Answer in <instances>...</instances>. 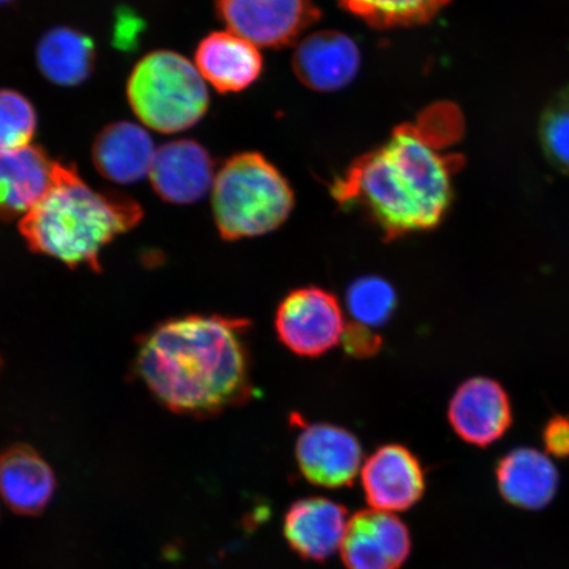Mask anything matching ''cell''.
<instances>
[{
	"mask_svg": "<svg viewBox=\"0 0 569 569\" xmlns=\"http://www.w3.org/2000/svg\"><path fill=\"white\" fill-rule=\"evenodd\" d=\"M12 0H0V6L9 4Z\"/></svg>",
	"mask_w": 569,
	"mask_h": 569,
	"instance_id": "28",
	"label": "cell"
},
{
	"mask_svg": "<svg viewBox=\"0 0 569 569\" xmlns=\"http://www.w3.org/2000/svg\"><path fill=\"white\" fill-rule=\"evenodd\" d=\"M347 308L355 322L377 329L395 315L397 293L381 277H360L347 290Z\"/></svg>",
	"mask_w": 569,
	"mask_h": 569,
	"instance_id": "22",
	"label": "cell"
},
{
	"mask_svg": "<svg viewBox=\"0 0 569 569\" xmlns=\"http://www.w3.org/2000/svg\"><path fill=\"white\" fill-rule=\"evenodd\" d=\"M36 130L33 104L16 90H0V153L24 151L31 147Z\"/></svg>",
	"mask_w": 569,
	"mask_h": 569,
	"instance_id": "23",
	"label": "cell"
},
{
	"mask_svg": "<svg viewBox=\"0 0 569 569\" xmlns=\"http://www.w3.org/2000/svg\"><path fill=\"white\" fill-rule=\"evenodd\" d=\"M54 490L51 466L32 447L16 445L0 452V496L13 513L41 515Z\"/></svg>",
	"mask_w": 569,
	"mask_h": 569,
	"instance_id": "16",
	"label": "cell"
},
{
	"mask_svg": "<svg viewBox=\"0 0 569 569\" xmlns=\"http://www.w3.org/2000/svg\"><path fill=\"white\" fill-rule=\"evenodd\" d=\"M448 422L466 443L486 448L500 440L513 423L507 390L488 377H473L455 391Z\"/></svg>",
	"mask_w": 569,
	"mask_h": 569,
	"instance_id": "9",
	"label": "cell"
},
{
	"mask_svg": "<svg viewBox=\"0 0 569 569\" xmlns=\"http://www.w3.org/2000/svg\"><path fill=\"white\" fill-rule=\"evenodd\" d=\"M196 67L203 80L219 92H240L261 76L260 48L229 30L212 32L199 42Z\"/></svg>",
	"mask_w": 569,
	"mask_h": 569,
	"instance_id": "15",
	"label": "cell"
},
{
	"mask_svg": "<svg viewBox=\"0 0 569 569\" xmlns=\"http://www.w3.org/2000/svg\"><path fill=\"white\" fill-rule=\"evenodd\" d=\"M341 345L345 351L355 359L372 358L381 348V337L371 327L352 322L346 326Z\"/></svg>",
	"mask_w": 569,
	"mask_h": 569,
	"instance_id": "25",
	"label": "cell"
},
{
	"mask_svg": "<svg viewBox=\"0 0 569 569\" xmlns=\"http://www.w3.org/2000/svg\"><path fill=\"white\" fill-rule=\"evenodd\" d=\"M295 204L287 178L260 153L232 156L213 181V219L224 240L258 238L280 229Z\"/></svg>",
	"mask_w": 569,
	"mask_h": 569,
	"instance_id": "4",
	"label": "cell"
},
{
	"mask_svg": "<svg viewBox=\"0 0 569 569\" xmlns=\"http://www.w3.org/2000/svg\"><path fill=\"white\" fill-rule=\"evenodd\" d=\"M141 26V20L133 12L127 10L118 12L116 34H113L117 47L128 49L137 44Z\"/></svg>",
	"mask_w": 569,
	"mask_h": 569,
	"instance_id": "27",
	"label": "cell"
},
{
	"mask_svg": "<svg viewBox=\"0 0 569 569\" xmlns=\"http://www.w3.org/2000/svg\"><path fill=\"white\" fill-rule=\"evenodd\" d=\"M244 318L188 316L168 320L142 341L138 372L172 411L211 417L253 396Z\"/></svg>",
	"mask_w": 569,
	"mask_h": 569,
	"instance_id": "2",
	"label": "cell"
},
{
	"mask_svg": "<svg viewBox=\"0 0 569 569\" xmlns=\"http://www.w3.org/2000/svg\"><path fill=\"white\" fill-rule=\"evenodd\" d=\"M361 486L375 510L405 511L422 500L426 475L421 461L408 447L383 445L362 466Z\"/></svg>",
	"mask_w": 569,
	"mask_h": 569,
	"instance_id": "10",
	"label": "cell"
},
{
	"mask_svg": "<svg viewBox=\"0 0 569 569\" xmlns=\"http://www.w3.org/2000/svg\"><path fill=\"white\" fill-rule=\"evenodd\" d=\"M496 480L505 501L517 508L539 510L557 495L559 472L545 453L519 447L498 461Z\"/></svg>",
	"mask_w": 569,
	"mask_h": 569,
	"instance_id": "17",
	"label": "cell"
},
{
	"mask_svg": "<svg viewBox=\"0 0 569 569\" xmlns=\"http://www.w3.org/2000/svg\"><path fill=\"white\" fill-rule=\"evenodd\" d=\"M347 519L341 503L323 497L302 498L284 513L283 537L298 557L322 563L343 542Z\"/></svg>",
	"mask_w": 569,
	"mask_h": 569,
	"instance_id": "14",
	"label": "cell"
},
{
	"mask_svg": "<svg viewBox=\"0 0 569 569\" xmlns=\"http://www.w3.org/2000/svg\"><path fill=\"white\" fill-rule=\"evenodd\" d=\"M339 4L367 24L388 28L429 23L451 0H338Z\"/></svg>",
	"mask_w": 569,
	"mask_h": 569,
	"instance_id": "21",
	"label": "cell"
},
{
	"mask_svg": "<svg viewBox=\"0 0 569 569\" xmlns=\"http://www.w3.org/2000/svg\"><path fill=\"white\" fill-rule=\"evenodd\" d=\"M274 329L290 352L316 359L340 343L346 330L345 315L331 291L319 287L297 288L277 306Z\"/></svg>",
	"mask_w": 569,
	"mask_h": 569,
	"instance_id": "6",
	"label": "cell"
},
{
	"mask_svg": "<svg viewBox=\"0 0 569 569\" xmlns=\"http://www.w3.org/2000/svg\"><path fill=\"white\" fill-rule=\"evenodd\" d=\"M293 70L306 88L333 92L358 76L361 53L355 40L339 31H318L297 42Z\"/></svg>",
	"mask_w": 569,
	"mask_h": 569,
	"instance_id": "13",
	"label": "cell"
},
{
	"mask_svg": "<svg viewBox=\"0 0 569 569\" xmlns=\"http://www.w3.org/2000/svg\"><path fill=\"white\" fill-rule=\"evenodd\" d=\"M227 30L259 48L295 44L320 18L312 0H216Z\"/></svg>",
	"mask_w": 569,
	"mask_h": 569,
	"instance_id": "7",
	"label": "cell"
},
{
	"mask_svg": "<svg viewBox=\"0 0 569 569\" xmlns=\"http://www.w3.org/2000/svg\"><path fill=\"white\" fill-rule=\"evenodd\" d=\"M127 98L141 123L162 133L189 130L210 104L208 87L194 63L169 51L142 57L128 78Z\"/></svg>",
	"mask_w": 569,
	"mask_h": 569,
	"instance_id": "5",
	"label": "cell"
},
{
	"mask_svg": "<svg viewBox=\"0 0 569 569\" xmlns=\"http://www.w3.org/2000/svg\"><path fill=\"white\" fill-rule=\"evenodd\" d=\"M461 131L457 107L432 106L353 161L332 182L331 196L345 208L365 211L388 241L436 230L450 211L452 178L462 163L461 156L447 153L446 147Z\"/></svg>",
	"mask_w": 569,
	"mask_h": 569,
	"instance_id": "1",
	"label": "cell"
},
{
	"mask_svg": "<svg viewBox=\"0 0 569 569\" xmlns=\"http://www.w3.org/2000/svg\"><path fill=\"white\" fill-rule=\"evenodd\" d=\"M216 176L208 149L187 139L161 146L149 172L156 193L163 201L177 204L194 203L206 197Z\"/></svg>",
	"mask_w": 569,
	"mask_h": 569,
	"instance_id": "12",
	"label": "cell"
},
{
	"mask_svg": "<svg viewBox=\"0 0 569 569\" xmlns=\"http://www.w3.org/2000/svg\"><path fill=\"white\" fill-rule=\"evenodd\" d=\"M141 218L134 199L92 189L74 166L59 161L51 187L21 217L19 229L32 251L98 270L102 249Z\"/></svg>",
	"mask_w": 569,
	"mask_h": 569,
	"instance_id": "3",
	"label": "cell"
},
{
	"mask_svg": "<svg viewBox=\"0 0 569 569\" xmlns=\"http://www.w3.org/2000/svg\"><path fill=\"white\" fill-rule=\"evenodd\" d=\"M156 149L144 128L131 122L103 128L92 146V161L106 180L133 183L151 172Z\"/></svg>",
	"mask_w": 569,
	"mask_h": 569,
	"instance_id": "18",
	"label": "cell"
},
{
	"mask_svg": "<svg viewBox=\"0 0 569 569\" xmlns=\"http://www.w3.org/2000/svg\"><path fill=\"white\" fill-rule=\"evenodd\" d=\"M543 443L546 451L559 459L569 458V418L555 416L545 426Z\"/></svg>",
	"mask_w": 569,
	"mask_h": 569,
	"instance_id": "26",
	"label": "cell"
},
{
	"mask_svg": "<svg viewBox=\"0 0 569 569\" xmlns=\"http://www.w3.org/2000/svg\"><path fill=\"white\" fill-rule=\"evenodd\" d=\"M362 447L350 430L331 423L303 425L296 460L303 478L326 489L351 487L362 466Z\"/></svg>",
	"mask_w": 569,
	"mask_h": 569,
	"instance_id": "8",
	"label": "cell"
},
{
	"mask_svg": "<svg viewBox=\"0 0 569 569\" xmlns=\"http://www.w3.org/2000/svg\"><path fill=\"white\" fill-rule=\"evenodd\" d=\"M539 141L551 166L569 174V87L546 106L539 122Z\"/></svg>",
	"mask_w": 569,
	"mask_h": 569,
	"instance_id": "24",
	"label": "cell"
},
{
	"mask_svg": "<svg viewBox=\"0 0 569 569\" xmlns=\"http://www.w3.org/2000/svg\"><path fill=\"white\" fill-rule=\"evenodd\" d=\"M340 551L347 569H400L411 552L410 531L388 511L362 510L348 521Z\"/></svg>",
	"mask_w": 569,
	"mask_h": 569,
	"instance_id": "11",
	"label": "cell"
},
{
	"mask_svg": "<svg viewBox=\"0 0 569 569\" xmlns=\"http://www.w3.org/2000/svg\"><path fill=\"white\" fill-rule=\"evenodd\" d=\"M94 41L70 27H56L42 34L36 61L47 78L59 87H77L87 81L96 66Z\"/></svg>",
	"mask_w": 569,
	"mask_h": 569,
	"instance_id": "20",
	"label": "cell"
},
{
	"mask_svg": "<svg viewBox=\"0 0 569 569\" xmlns=\"http://www.w3.org/2000/svg\"><path fill=\"white\" fill-rule=\"evenodd\" d=\"M57 163L36 146L0 153V219L23 217L51 187Z\"/></svg>",
	"mask_w": 569,
	"mask_h": 569,
	"instance_id": "19",
	"label": "cell"
}]
</instances>
